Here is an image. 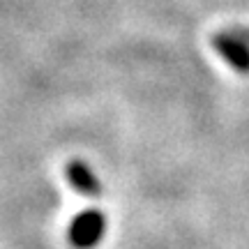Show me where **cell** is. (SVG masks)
Listing matches in <instances>:
<instances>
[{
  "label": "cell",
  "instance_id": "6da1fadb",
  "mask_svg": "<svg viewBox=\"0 0 249 249\" xmlns=\"http://www.w3.org/2000/svg\"><path fill=\"white\" fill-rule=\"evenodd\" d=\"M104 231H107V217L99 210H86L71 219L67 238L74 249H95L104 238Z\"/></svg>",
  "mask_w": 249,
  "mask_h": 249
},
{
  "label": "cell",
  "instance_id": "7a4b0ae2",
  "mask_svg": "<svg viewBox=\"0 0 249 249\" xmlns=\"http://www.w3.org/2000/svg\"><path fill=\"white\" fill-rule=\"evenodd\" d=\"M213 46H214V51L222 55L235 71L249 74V44L247 42H242L240 37H235L233 33H219V35H214Z\"/></svg>",
  "mask_w": 249,
  "mask_h": 249
},
{
  "label": "cell",
  "instance_id": "3957f363",
  "mask_svg": "<svg viewBox=\"0 0 249 249\" xmlns=\"http://www.w3.org/2000/svg\"><path fill=\"white\" fill-rule=\"evenodd\" d=\"M65 176L70 180L71 189H76L79 194H83V196H99L102 194L99 178L90 171V166L86 161H79V160L70 161L67 169H65Z\"/></svg>",
  "mask_w": 249,
  "mask_h": 249
},
{
  "label": "cell",
  "instance_id": "277c9868",
  "mask_svg": "<svg viewBox=\"0 0 249 249\" xmlns=\"http://www.w3.org/2000/svg\"><path fill=\"white\" fill-rule=\"evenodd\" d=\"M233 35L240 37L242 42H247L249 44V28H235V30H233Z\"/></svg>",
  "mask_w": 249,
  "mask_h": 249
}]
</instances>
